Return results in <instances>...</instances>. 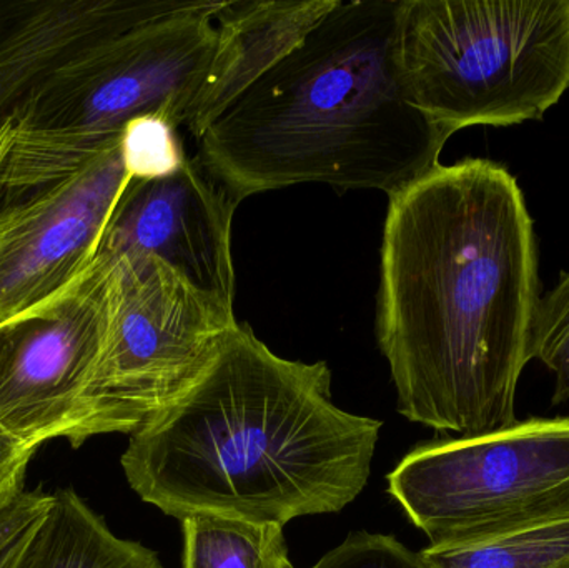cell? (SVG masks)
Segmentation results:
<instances>
[{"mask_svg": "<svg viewBox=\"0 0 569 568\" xmlns=\"http://www.w3.org/2000/svg\"><path fill=\"white\" fill-rule=\"evenodd\" d=\"M388 199L377 337L398 412L457 439L513 426L540 303L517 179L465 159Z\"/></svg>", "mask_w": 569, "mask_h": 568, "instance_id": "obj_1", "label": "cell"}, {"mask_svg": "<svg viewBox=\"0 0 569 568\" xmlns=\"http://www.w3.org/2000/svg\"><path fill=\"white\" fill-rule=\"evenodd\" d=\"M381 426L331 402L327 363L282 359L237 323L199 382L130 436L120 464L166 516L283 527L363 492Z\"/></svg>", "mask_w": 569, "mask_h": 568, "instance_id": "obj_2", "label": "cell"}, {"mask_svg": "<svg viewBox=\"0 0 569 568\" xmlns=\"http://www.w3.org/2000/svg\"><path fill=\"white\" fill-rule=\"evenodd\" d=\"M400 0H338L197 139L196 159L239 206L300 183L388 197L440 166L451 133L405 92Z\"/></svg>", "mask_w": 569, "mask_h": 568, "instance_id": "obj_3", "label": "cell"}, {"mask_svg": "<svg viewBox=\"0 0 569 568\" xmlns=\"http://www.w3.org/2000/svg\"><path fill=\"white\" fill-rule=\"evenodd\" d=\"M226 0H193L73 60L7 130L0 207L60 182L119 146L123 127L163 113L183 127L217 43Z\"/></svg>", "mask_w": 569, "mask_h": 568, "instance_id": "obj_4", "label": "cell"}, {"mask_svg": "<svg viewBox=\"0 0 569 568\" xmlns=\"http://www.w3.org/2000/svg\"><path fill=\"white\" fill-rule=\"evenodd\" d=\"M397 59L451 136L541 120L569 89V0H400Z\"/></svg>", "mask_w": 569, "mask_h": 568, "instance_id": "obj_5", "label": "cell"}, {"mask_svg": "<svg viewBox=\"0 0 569 568\" xmlns=\"http://www.w3.org/2000/svg\"><path fill=\"white\" fill-rule=\"evenodd\" d=\"M236 326L233 309L157 257L113 260L102 347L67 442L142 429L199 382Z\"/></svg>", "mask_w": 569, "mask_h": 568, "instance_id": "obj_6", "label": "cell"}, {"mask_svg": "<svg viewBox=\"0 0 569 568\" xmlns=\"http://www.w3.org/2000/svg\"><path fill=\"white\" fill-rule=\"evenodd\" d=\"M388 492L431 547L457 546L569 512V417L415 447Z\"/></svg>", "mask_w": 569, "mask_h": 568, "instance_id": "obj_7", "label": "cell"}, {"mask_svg": "<svg viewBox=\"0 0 569 568\" xmlns=\"http://www.w3.org/2000/svg\"><path fill=\"white\" fill-rule=\"evenodd\" d=\"M109 260L0 323V426L32 449L69 440L102 347Z\"/></svg>", "mask_w": 569, "mask_h": 568, "instance_id": "obj_8", "label": "cell"}, {"mask_svg": "<svg viewBox=\"0 0 569 568\" xmlns=\"http://www.w3.org/2000/svg\"><path fill=\"white\" fill-rule=\"evenodd\" d=\"M130 182L119 143L73 176L0 207V323L92 266Z\"/></svg>", "mask_w": 569, "mask_h": 568, "instance_id": "obj_9", "label": "cell"}, {"mask_svg": "<svg viewBox=\"0 0 569 568\" xmlns=\"http://www.w3.org/2000/svg\"><path fill=\"white\" fill-rule=\"evenodd\" d=\"M237 203L193 159L157 180H132L120 199L99 259L152 256L200 292L233 309L232 220Z\"/></svg>", "mask_w": 569, "mask_h": 568, "instance_id": "obj_10", "label": "cell"}, {"mask_svg": "<svg viewBox=\"0 0 569 568\" xmlns=\"http://www.w3.org/2000/svg\"><path fill=\"white\" fill-rule=\"evenodd\" d=\"M193 0H0V132L67 66Z\"/></svg>", "mask_w": 569, "mask_h": 568, "instance_id": "obj_11", "label": "cell"}, {"mask_svg": "<svg viewBox=\"0 0 569 568\" xmlns=\"http://www.w3.org/2000/svg\"><path fill=\"white\" fill-rule=\"evenodd\" d=\"M338 0H226L217 13L212 62L186 129L193 139L272 69Z\"/></svg>", "mask_w": 569, "mask_h": 568, "instance_id": "obj_12", "label": "cell"}, {"mask_svg": "<svg viewBox=\"0 0 569 568\" xmlns=\"http://www.w3.org/2000/svg\"><path fill=\"white\" fill-rule=\"evenodd\" d=\"M7 568H166L153 550L120 539L73 489H59Z\"/></svg>", "mask_w": 569, "mask_h": 568, "instance_id": "obj_13", "label": "cell"}, {"mask_svg": "<svg viewBox=\"0 0 569 568\" xmlns=\"http://www.w3.org/2000/svg\"><path fill=\"white\" fill-rule=\"evenodd\" d=\"M420 554L433 568H569V512Z\"/></svg>", "mask_w": 569, "mask_h": 568, "instance_id": "obj_14", "label": "cell"}, {"mask_svg": "<svg viewBox=\"0 0 569 568\" xmlns=\"http://www.w3.org/2000/svg\"><path fill=\"white\" fill-rule=\"evenodd\" d=\"M183 568H283V527L199 512L183 517Z\"/></svg>", "mask_w": 569, "mask_h": 568, "instance_id": "obj_15", "label": "cell"}, {"mask_svg": "<svg viewBox=\"0 0 569 568\" xmlns=\"http://www.w3.org/2000/svg\"><path fill=\"white\" fill-rule=\"evenodd\" d=\"M123 167L132 180H157L172 176L187 162L179 126L163 113L136 117L120 136Z\"/></svg>", "mask_w": 569, "mask_h": 568, "instance_id": "obj_16", "label": "cell"}, {"mask_svg": "<svg viewBox=\"0 0 569 568\" xmlns=\"http://www.w3.org/2000/svg\"><path fill=\"white\" fill-rule=\"evenodd\" d=\"M531 360L555 377L553 402L569 400V272L540 299L531 330Z\"/></svg>", "mask_w": 569, "mask_h": 568, "instance_id": "obj_17", "label": "cell"}, {"mask_svg": "<svg viewBox=\"0 0 569 568\" xmlns=\"http://www.w3.org/2000/svg\"><path fill=\"white\" fill-rule=\"evenodd\" d=\"M283 568H295L290 562ZM311 568H433L423 556L405 547L395 537L380 534H350L337 549L325 554Z\"/></svg>", "mask_w": 569, "mask_h": 568, "instance_id": "obj_18", "label": "cell"}, {"mask_svg": "<svg viewBox=\"0 0 569 568\" xmlns=\"http://www.w3.org/2000/svg\"><path fill=\"white\" fill-rule=\"evenodd\" d=\"M36 452L0 426V524L9 507L26 490L27 469Z\"/></svg>", "mask_w": 569, "mask_h": 568, "instance_id": "obj_19", "label": "cell"}, {"mask_svg": "<svg viewBox=\"0 0 569 568\" xmlns=\"http://www.w3.org/2000/svg\"><path fill=\"white\" fill-rule=\"evenodd\" d=\"M52 494L42 490H23L16 502L9 507L0 524V549L9 544L17 534L29 529L49 509Z\"/></svg>", "mask_w": 569, "mask_h": 568, "instance_id": "obj_20", "label": "cell"}, {"mask_svg": "<svg viewBox=\"0 0 569 568\" xmlns=\"http://www.w3.org/2000/svg\"><path fill=\"white\" fill-rule=\"evenodd\" d=\"M40 519H42V517H40ZM39 520H37V522H39ZM36 524H33V526H30L29 529L22 530V532L17 534V536L13 537V539L10 540L9 544H6V546H3L2 549H0V568H7V566H9L10 560H12V557L16 556L17 550H19V547L22 546L23 540H26V537L29 536L30 530H32L33 527H36Z\"/></svg>", "mask_w": 569, "mask_h": 568, "instance_id": "obj_21", "label": "cell"}]
</instances>
